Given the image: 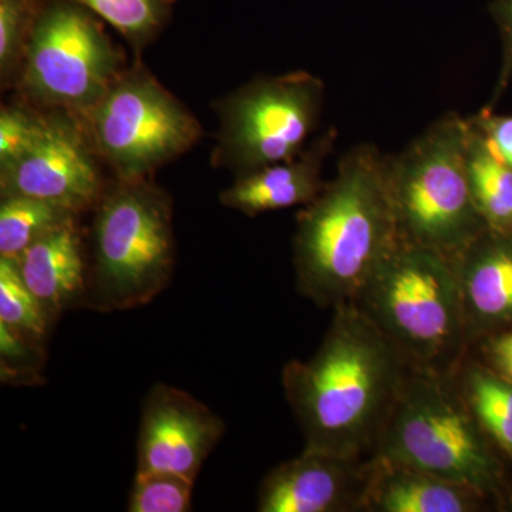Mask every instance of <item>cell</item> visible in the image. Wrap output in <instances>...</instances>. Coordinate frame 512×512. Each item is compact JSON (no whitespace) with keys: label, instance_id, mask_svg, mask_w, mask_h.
I'll use <instances>...</instances> for the list:
<instances>
[{"label":"cell","instance_id":"6da1fadb","mask_svg":"<svg viewBox=\"0 0 512 512\" xmlns=\"http://www.w3.org/2000/svg\"><path fill=\"white\" fill-rule=\"evenodd\" d=\"M315 355L282 372L305 448L348 460L379 447L404 383V357L356 303L336 306Z\"/></svg>","mask_w":512,"mask_h":512},{"label":"cell","instance_id":"7a4b0ae2","mask_svg":"<svg viewBox=\"0 0 512 512\" xmlns=\"http://www.w3.org/2000/svg\"><path fill=\"white\" fill-rule=\"evenodd\" d=\"M403 241L390 194L386 154L375 144L350 148L335 177L296 217V285L322 308L356 302Z\"/></svg>","mask_w":512,"mask_h":512},{"label":"cell","instance_id":"3957f363","mask_svg":"<svg viewBox=\"0 0 512 512\" xmlns=\"http://www.w3.org/2000/svg\"><path fill=\"white\" fill-rule=\"evenodd\" d=\"M86 299L101 312L147 305L174 271L173 204L147 180H119L96 205Z\"/></svg>","mask_w":512,"mask_h":512},{"label":"cell","instance_id":"277c9868","mask_svg":"<svg viewBox=\"0 0 512 512\" xmlns=\"http://www.w3.org/2000/svg\"><path fill=\"white\" fill-rule=\"evenodd\" d=\"M467 136V117L448 111L400 153L386 154L402 238L450 258L485 229L468 183Z\"/></svg>","mask_w":512,"mask_h":512},{"label":"cell","instance_id":"5b68a950","mask_svg":"<svg viewBox=\"0 0 512 512\" xmlns=\"http://www.w3.org/2000/svg\"><path fill=\"white\" fill-rule=\"evenodd\" d=\"M353 303L420 370L446 363L466 336L456 259L404 239Z\"/></svg>","mask_w":512,"mask_h":512},{"label":"cell","instance_id":"8992f818","mask_svg":"<svg viewBox=\"0 0 512 512\" xmlns=\"http://www.w3.org/2000/svg\"><path fill=\"white\" fill-rule=\"evenodd\" d=\"M464 394L431 370L404 379L376 456L487 494L500 468Z\"/></svg>","mask_w":512,"mask_h":512},{"label":"cell","instance_id":"52a82bcc","mask_svg":"<svg viewBox=\"0 0 512 512\" xmlns=\"http://www.w3.org/2000/svg\"><path fill=\"white\" fill-rule=\"evenodd\" d=\"M100 18L72 0H45L16 87L33 103L82 116L124 73Z\"/></svg>","mask_w":512,"mask_h":512},{"label":"cell","instance_id":"ba28073f","mask_svg":"<svg viewBox=\"0 0 512 512\" xmlns=\"http://www.w3.org/2000/svg\"><path fill=\"white\" fill-rule=\"evenodd\" d=\"M325 96V83L305 70L255 77L215 104L212 161L239 177L298 156L318 130Z\"/></svg>","mask_w":512,"mask_h":512},{"label":"cell","instance_id":"9c48e42d","mask_svg":"<svg viewBox=\"0 0 512 512\" xmlns=\"http://www.w3.org/2000/svg\"><path fill=\"white\" fill-rule=\"evenodd\" d=\"M100 160L119 180H146L158 167L187 153L201 138V124L183 103L137 64L82 114Z\"/></svg>","mask_w":512,"mask_h":512},{"label":"cell","instance_id":"30bf717a","mask_svg":"<svg viewBox=\"0 0 512 512\" xmlns=\"http://www.w3.org/2000/svg\"><path fill=\"white\" fill-rule=\"evenodd\" d=\"M97 154L76 114L52 110L42 114L30 146L0 165L2 197H29L80 212L96 208L103 197Z\"/></svg>","mask_w":512,"mask_h":512},{"label":"cell","instance_id":"8fae6325","mask_svg":"<svg viewBox=\"0 0 512 512\" xmlns=\"http://www.w3.org/2000/svg\"><path fill=\"white\" fill-rule=\"evenodd\" d=\"M225 424L204 403L177 387L157 384L141 412L137 473H164L197 480Z\"/></svg>","mask_w":512,"mask_h":512},{"label":"cell","instance_id":"7c38bea8","mask_svg":"<svg viewBox=\"0 0 512 512\" xmlns=\"http://www.w3.org/2000/svg\"><path fill=\"white\" fill-rule=\"evenodd\" d=\"M370 463L305 448L274 468L258 491L259 512H340L363 508Z\"/></svg>","mask_w":512,"mask_h":512},{"label":"cell","instance_id":"4fadbf2b","mask_svg":"<svg viewBox=\"0 0 512 512\" xmlns=\"http://www.w3.org/2000/svg\"><path fill=\"white\" fill-rule=\"evenodd\" d=\"M336 140L338 130L330 127L291 160L239 175L222 192L221 204L248 217L311 204L328 183L323 180V167L335 150Z\"/></svg>","mask_w":512,"mask_h":512},{"label":"cell","instance_id":"5bb4252c","mask_svg":"<svg viewBox=\"0 0 512 512\" xmlns=\"http://www.w3.org/2000/svg\"><path fill=\"white\" fill-rule=\"evenodd\" d=\"M15 262L23 282L45 309L50 322L86 299L89 268L77 217L50 229Z\"/></svg>","mask_w":512,"mask_h":512},{"label":"cell","instance_id":"9a60e30c","mask_svg":"<svg viewBox=\"0 0 512 512\" xmlns=\"http://www.w3.org/2000/svg\"><path fill=\"white\" fill-rule=\"evenodd\" d=\"M454 259L467 328L512 323V235L485 228Z\"/></svg>","mask_w":512,"mask_h":512},{"label":"cell","instance_id":"2e32d148","mask_svg":"<svg viewBox=\"0 0 512 512\" xmlns=\"http://www.w3.org/2000/svg\"><path fill=\"white\" fill-rule=\"evenodd\" d=\"M483 494L416 468L376 456L370 463L363 508L380 512H468Z\"/></svg>","mask_w":512,"mask_h":512},{"label":"cell","instance_id":"e0dca14e","mask_svg":"<svg viewBox=\"0 0 512 512\" xmlns=\"http://www.w3.org/2000/svg\"><path fill=\"white\" fill-rule=\"evenodd\" d=\"M467 124V174L474 205L485 228L512 235V170Z\"/></svg>","mask_w":512,"mask_h":512},{"label":"cell","instance_id":"ac0fdd59","mask_svg":"<svg viewBox=\"0 0 512 512\" xmlns=\"http://www.w3.org/2000/svg\"><path fill=\"white\" fill-rule=\"evenodd\" d=\"M79 214L29 197H2L0 258L16 259L50 229Z\"/></svg>","mask_w":512,"mask_h":512},{"label":"cell","instance_id":"d6986e66","mask_svg":"<svg viewBox=\"0 0 512 512\" xmlns=\"http://www.w3.org/2000/svg\"><path fill=\"white\" fill-rule=\"evenodd\" d=\"M464 397L484 433L512 457V383L473 366L464 382Z\"/></svg>","mask_w":512,"mask_h":512},{"label":"cell","instance_id":"ffe728a7","mask_svg":"<svg viewBox=\"0 0 512 512\" xmlns=\"http://www.w3.org/2000/svg\"><path fill=\"white\" fill-rule=\"evenodd\" d=\"M113 26L134 49L164 29L177 0H72Z\"/></svg>","mask_w":512,"mask_h":512},{"label":"cell","instance_id":"44dd1931","mask_svg":"<svg viewBox=\"0 0 512 512\" xmlns=\"http://www.w3.org/2000/svg\"><path fill=\"white\" fill-rule=\"evenodd\" d=\"M0 323L33 342L45 338L50 320L23 282L13 259L0 258Z\"/></svg>","mask_w":512,"mask_h":512},{"label":"cell","instance_id":"7402d4cb","mask_svg":"<svg viewBox=\"0 0 512 512\" xmlns=\"http://www.w3.org/2000/svg\"><path fill=\"white\" fill-rule=\"evenodd\" d=\"M45 0H0V74L18 79L33 26Z\"/></svg>","mask_w":512,"mask_h":512},{"label":"cell","instance_id":"603a6c76","mask_svg":"<svg viewBox=\"0 0 512 512\" xmlns=\"http://www.w3.org/2000/svg\"><path fill=\"white\" fill-rule=\"evenodd\" d=\"M194 481L164 473H137L127 510L130 512L191 511Z\"/></svg>","mask_w":512,"mask_h":512},{"label":"cell","instance_id":"cb8c5ba5","mask_svg":"<svg viewBox=\"0 0 512 512\" xmlns=\"http://www.w3.org/2000/svg\"><path fill=\"white\" fill-rule=\"evenodd\" d=\"M42 113L20 106H5L0 113V165L19 157L35 140Z\"/></svg>","mask_w":512,"mask_h":512},{"label":"cell","instance_id":"d4e9b609","mask_svg":"<svg viewBox=\"0 0 512 512\" xmlns=\"http://www.w3.org/2000/svg\"><path fill=\"white\" fill-rule=\"evenodd\" d=\"M467 120L491 153L512 170V116H498L494 111L481 109Z\"/></svg>","mask_w":512,"mask_h":512},{"label":"cell","instance_id":"484cf974","mask_svg":"<svg viewBox=\"0 0 512 512\" xmlns=\"http://www.w3.org/2000/svg\"><path fill=\"white\" fill-rule=\"evenodd\" d=\"M490 13L501 36L503 55H501L500 74L491 100L483 109L494 111L498 101L508 89L512 80V0H493L490 3Z\"/></svg>","mask_w":512,"mask_h":512},{"label":"cell","instance_id":"4316f807","mask_svg":"<svg viewBox=\"0 0 512 512\" xmlns=\"http://www.w3.org/2000/svg\"><path fill=\"white\" fill-rule=\"evenodd\" d=\"M491 355L501 375L512 383V333L494 340Z\"/></svg>","mask_w":512,"mask_h":512}]
</instances>
